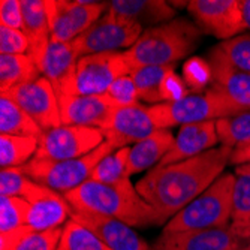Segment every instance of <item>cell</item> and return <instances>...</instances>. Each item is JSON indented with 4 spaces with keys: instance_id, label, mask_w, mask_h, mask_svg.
Masks as SVG:
<instances>
[{
    "instance_id": "1",
    "label": "cell",
    "mask_w": 250,
    "mask_h": 250,
    "mask_svg": "<svg viewBox=\"0 0 250 250\" xmlns=\"http://www.w3.org/2000/svg\"><path fill=\"white\" fill-rule=\"evenodd\" d=\"M231 153L232 148L222 146L172 165L154 167L135 188L168 222L225 172Z\"/></svg>"
},
{
    "instance_id": "2",
    "label": "cell",
    "mask_w": 250,
    "mask_h": 250,
    "mask_svg": "<svg viewBox=\"0 0 250 250\" xmlns=\"http://www.w3.org/2000/svg\"><path fill=\"white\" fill-rule=\"evenodd\" d=\"M63 196L75 210L108 216L129 226L165 223L161 214L138 193L130 180L119 185H104L88 180Z\"/></svg>"
},
{
    "instance_id": "3",
    "label": "cell",
    "mask_w": 250,
    "mask_h": 250,
    "mask_svg": "<svg viewBox=\"0 0 250 250\" xmlns=\"http://www.w3.org/2000/svg\"><path fill=\"white\" fill-rule=\"evenodd\" d=\"M201 33L196 24L185 18H174L164 24L146 29L133 47L125 51L130 69L174 66L196 50Z\"/></svg>"
},
{
    "instance_id": "4",
    "label": "cell",
    "mask_w": 250,
    "mask_h": 250,
    "mask_svg": "<svg viewBox=\"0 0 250 250\" xmlns=\"http://www.w3.org/2000/svg\"><path fill=\"white\" fill-rule=\"evenodd\" d=\"M235 175L223 172L198 198L165 223L164 232H186L222 228L231 223Z\"/></svg>"
},
{
    "instance_id": "5",
    "label": "cell",
    "mask_w": 250,
    "mask_h": 250,
    "mask_svg": "<svg viewBox=\"0 0 250 250\" xmlns=\"http://www.w3.org/2000/svg\"><path fill=\"white\" fill-rule=\"evenodd\" d=\"M240 106L232 104L219 90L211 85L201 93L186 95L185 98L150 105V112L157 129H169L172 126H185L204 122H216L243 112Z\"/></svg>"
},
{
    "instance_id": "6",
    "label": "cell",
    "mask_w": 250,
    "mask_h": 250,
    "mask_svg": "<svg viewBox=\"0 0 250 250\" xmlns=\"http://www.w3.org/2000/svg\"><path fill=\"white\" fill-rule=\"evenodd\" d=\"M116 150H119V147L114 143L105 140L102 146L83 157L62 162L33 157L29 164L21 168L26 175L36 183L64 195L88 181L96 165Z\"/></svg>"
},
{
    "instance_id": "7",
    "label": "cell",
    "mask_w": 250,
    "mask_h": 250,
    "mask_svg": "<svg viewBox=\"0 0 250 250\" xmlns=\"http://www.w3.org/2000/svg\"><path fill=\"white\" fill-rule=\"evenodd\" d=\"M144 29L138 22L125 20L106 9V12L80 38L72 43L80 54H101V53H119L129 50L140 39Z\"/></svg>"
},
{
    "instance_id": "8",
    "label": "cell",
    "mask_w": 250,
    "mask_h": 250,
    "mask_svg": "<svg viewBox=\"0 0 250 250\" xmlns=\"http://www.w3.org/2000/svg\"><path fill=\"white\" fill-rule=\"evenodd\" d=\"M104 143L105 133L98 127L62 125L42 133L35 157L54 162L71 161L92 153Z\"/></svg>"
},
{
    "instance_id": "9",
    "label": "cell",
    "mask_w": 250,
    "mask_h": 250,
    "mask_svg": "<svg viewBox=\"0 0 250 250\" xmlns=\"http://www.w3.org/2000/svg\"><path fill=\"white\" fill-rule=\"evenodd\" d=\"M250 246V229L229 223L222 228L162 232L154 250H241Z\"/></svg>"
},
{
    "instance_id": "10",
    "label": "cell",
    "mask_w": 250,
    "mask_h": 250,
    "mask_svg": "<svg viewBox=\"0 0 250 250\" xmlns=\"http://www.w3.org/2000/svg\"><path fill=\"white\" fill-rule=\"evenodd\" d=\"M108 2L47 0L51 41L74 42L106 12Z\"/></svg>"
},
{
    "instance_id": "11",
    "label": "cell",
    "mask_w": 250,
    "mask_h": 250,
    "mask_svg": "<svg viewBox=\"0 0 250 250\" xmlns=\"http://www.w3.org/2000/svg\"><path fill=\"white\" fill-rule=\"evenodd\" d=\"M188 9L198 29L220 42L246 32L241 0H190Z\"/></svg>"
},
{
    "instance_id": "12",
    "label": "cell",
    "mask_w": 250,
    "mask_h": 250,
    "mask_svg": "<svg viewBox=\"0 0 250 250\" xmlns=\"http://www.w3.org/2000/svg\"><path fill=\"white\" fill-rule=\"evenodd\" d=\"M130 72L125 51L83 56L77 64V95H105L112 83Z\"/></svg>"
},
{
    "instance_id": "13",
    "label": "cell",
    "mask_w": 250,
    "mask_h": 250,
    "mask_svg": "<svg viewBox=\"0 0 250 250\" xmlns=\"http://www.w3.org/2000/svg\"><path fill=\"white\" fill-rule=\"evenodd\" d=\"M2 96L14 101L21 109H24L43 132L63 125L54 87L45 77L18 85L2 93Z\"/></svg>"
},
{
    "instance_id": "14",
    "label": "cell",
    "mask_w": 250,
    "mask_h": 250,
    "mask_svg": "<svg viewBox=\"0 0 250 250\" xmlns=\"http://www.w3.org/2000/svg\"><path fill=\"white\" fill-rule=\"evenodd\" d=\"M22 199L29 202L27 226L33 231L62 228V225H66L67 217H71L72 207L64 196L33 180Z\"/></svg>"
},
{
    "instance_id": "15",
    "label": "cell",
    "mask_w": 250,
    "mask_h": 250,
    "mask_svg": "<svg viewBox=\"0 0 250 250\" xmlns=\"http://www.w3.org/2000/svg\"><path fill=\"white\" fill-rule=\"evenodd\" d=\"M78 60L80 54L72 42H50L41 66V74L53 84L57 99L77 95Z\"/></svg>"
},
{
    "instance_id": "16",
    "label": "cell",
    "mask_w": 250,
    "mask_h": 250,
    "mask_svg": "<svg viewBox=\"0 0 250 250\" xmlns=\"http://www.w3.org/2000/svg\"><path fill=\"white\" fill-rule=\"evenodd\" d=\"M62 123L69 126L106 129L119 108L106 95H74L59 99Z\"/></svg>"
},
{
    "instance_id": "17",
    "label": "cell",
    "mask_w": 250,
    "mask_h": 250,
    "mask_svg": "<svg viewBox=\"0 0 250 250\" xmlns=\"http://www.w3.org/2000/svg\"><path fill=\"white\" fill-rule=\"evenodd\" d=\"M69 219L78 222L90 232H93L111 250H151L147 241L132 229V226L117 219L75 208L71 210Z\"/></svg>"
},
{
    "instance_id": "18",
    "label": "cell",
    "mask_w": 250,
    "mask_h": 250,
    "mask_svg": "<svg viewBox=\"0 0 250 250\" xmlns=\"http://www.w3.org/2000/svg\"><path fill=\"white\" fill-rule=\"evenodd\" d=\"M130 77L136 85L140 101H146L153 105L172 102L185 98V85L174 72V66H146L130 72Z\"/></svg>"
},
{
    "instance_id": "19",
    "label": "cell",
    "mask_w": 250,
    "mask_h": 250,
    "mask_svg": "<svg viewBox=\"0 0 250 250\" xmlns=\"http://www.w3.org/2000/svg\"><path fill=\"white\" fill-rule=\"evenodd\" d=\"M156 130L157 127L153 122L150 106L138 104L117 108L109 125L102 132L105 133V140L123 148L130 143L136 144L146 140Z\"/></svg>"
},
{
    "instance_id": "20",
    "label": "cell",
    "mask_w": 250,
    "mask_h": 250,
    "mask_svg": "<svg viewBox=\"0 0 250 250\" xmlns=\"http://www.w3.org/2000/svg\"><path fill=\"white\" fill-rule=\"evenodd\" d=\"M219 136L216 130V122H204L181 126L171 150L159 162L157 167L172 165L186 159L199 156L211 148H216Z\"/></svg>"
},
{
    "instance_id": "21",
    "label": "cell",
    "mask_w": 250,
    "mask_h": 250,
    "mask_svg": "<svg viewBox=\"0 0 250 250\" xmlns=\"http://www.w3.org/2000/svg\"><path fill=\"white\" fill-rule=\"evenodd\" d=\"M211 87L223 93L232 104L250 111V74L231 66L213 48L208 54Z\"/></svg>"
},
{
    "instance_id": "22",
    "label": "cell",
    "mask_w": 250,
    "mask_h": 250,
    "mask_svg": "<svg viewBox=\"0 0 250 250\" xmlns=\"http://www.w3.org/2000/svg\"><path fill=\"white\" fill-rule=\"evenodd\" d=\"M22 32L26 33L30 50L29 56L39 67L51 42V29L47 14V0H21Z\"/></svg>"
},
{
    "instance_id": "23",
    "label": "cell",
    "mask_w": 250,
    "mask_h": 250,
    "mask_svg": "<svg viewBox=\"0 0 250 250\" xmlns=\"http://www.w3.org/2000/svg\"><path fill=\"white\" fill-rule=\"evenodd\" d=\"M106 9L125 20L138 22L143 29L156 27L175 17V9L164 0H112L108 2Z\"/></svg>"
},
{
    "instance_id": "24",
    "label": "cell",
    "mask_w": 250,
    "mask_h": 250,
    "mask_svg": "<svg viewBox=\"0 0 250 250\" xmlns=\"http://www.w3.org/2000/svg\"><path fill=\"white\" fill-rule=\"evenodd\" d=\"M175 141V136L169 129H157L154 133L147 136L146 140L136 143L129 153L127 172L129 177L133 174L143 172L153 165H159V162L165 157V154L171 150Z\"/></svg>"
},
{
    "instance_id": "25",
    "label": "cell",
    "mask_w": 250,
    "mask_h": 250,
    "mask_svg": "<svg viewBox=\"0 0 250 250\" xmlns=\"http://www.w3.org/2000/svg\"><path fill=\"white\" fill-rule=\"evenodd\" d=\"M41 77L42 74L39 67L29 54H0V92L2 93H6L18 85L32 83Z\"/></svg>"
},
{
    "instance_id": "26",
    "label": "cell",
    "mask_w": 250,
    "mask_h": 250,
    "mask_svg": "<svg viewBox=\"0 0 250 250\" xmlns=\"http://www.w3.org/2000/svg\"><path fill=\"white\" fill-rule=\"evenodd\" d=\"M43 130L14 101L0 98V135L41 138Z\"/></svg>"
},
{
    "instance_id": "27",
    "label": "cell",
    "mask_w": 250,
    "mask_h": 250,
    "mask_svg": "<svg viewBox=\"0 0 250 250\" xmlns=\"http://www.w3.org/2000/svg\"><path fill=\"white\" fill-rule=\"evenodd\" d=\"M39 138L0 135V167L18 168L29 164L36 156Z\"/></svg>"
},
{
    "instance_id": "28",
    "label": "cell",
    "mask_w": 250,
    "mask_h": 250,
    "mask_svg": "<svg viewBox=\"0 0 250 250\" xmlns=\"http://www.w3.org/2000/svg\"><path fill=\"white\" fill-rule=\"evenodd\" d=\"M129 147L119 148L112 151L96 165L90 180L104 185H119L122 181L129 180L127 164H129Z\"/></svg>"
},
{
    "instance_id": "29",
    "label": "cell",
    "mask_w": 250,
    "mask_h": 250,
    "mask_svg": "<svg viewBox=\"0 0 250 250\" xmlns=\"http://www.w3.org/2000/svg\"><path fill=\"white\" fill-rule=\"evenodd\" d=\"M234 175L235 183L231 223L250 229V165L237 167Z\"/></svg>"
},
{
    "instance_id": "30",
    "label": "cell",
    "mask_w": 250,
    "mask_h": 250,
    "mask_svg": "<svg viewBox=\"0 0 250 250\" xmlns=\"http://www.w3.org/2000/svg\"><path fill=\"white\" fill-rule=\"evenodd\" d=\"M219 143L225 147L235 148L250 141V111L216 120Z\"/></svg>"
},
{
    "instance_id": "31",
    "label": "cell",
    "mask_w": 250,
    "mask_h": 250,
    "mask_svg": "<svg viewBox=\"0 0 250 250\" xmlns=\"http://www.w3.org/2000/svg\"><path fill=\"white\" fill-rule=\"evenodd\" d=\"M60 243L67 250H111L101 238L72 219L67 220L63 226Z\"/></svg>"
},
{
    "instance_id": "32",
    "label": "cell",
    "mask_w": 250,
    "mask_h": 250,
    "mask_svg": "<svg viewBox=\"0 0 250 250\" xmlns=\"http://www.w3.org/2000/svg\"><path fill=\"white\" fill-rule=\"evenodd\" d=\"M213 50L231 66L250 74V33H243L229 41L219 42Z\"/></svg>"
},
{
    "instance_id": "33",
    "label": "cell",
    "mask_w": 250,
    "mask_h": 250,
    "mask_svg": "<svg viewBox=\"0 0 250 250\" xmlns=\"http://www.w3.org/2000/svg\"><path fill=\"white\" fill-rule=\"evenodd\" d=\"M29 202L18 196L0 198V232H9L27 225Z\"/></svg>"
},
{
    "instance_id": "34",
    "label": "cell",
    "mask_w": 250,
    "mask_h": 250,
    "mask_svg": "<svg viewBox=\"0 0 250 250\" xmlns=\"http://www.w3.org/2000/svg\"><path fill=\"white\" fill-rule=\"evenodd\" d=\"M32 183V178L26 175L21 167L18 168H2L0 171V198L2 196H18L22 198Z\"/></svg>"
},
{
    "instance_id": "35",
    "label": "cell",
    "mask_w": 250,
    "mask_h": 250,
    "mask_svg": "<svg viewBox=\"0 0 250 250\" xmlns=\"http://www.w3.org/2000/svg\"><path fill=\"white\" fill-rule=\"evenodd\" d=\"M63 235V228L48 231H32L22 238L15 250H57Z\"/></svg>"
},
{
    "instance_id": "36",
    "label": "cell",
    "mask_w": 250,
    "mask_h": 250,
    "mask_svg": "<svg viewBox=\"0 0 250 250\" xmlns=\"http://www.w3.org/2000/svg\"><path fill=\"white\" fill-rule=\"evenodd\" d=\"M112 104H116L119 108L122 106H132V105H138L140 104V95L136 85L129 75H125L119 78L117 81L112 83V85L108 88V92L105 93Z\"/></svg>"
},
{
    "instance_id": "37",
    "label": "cell",
    "mask_w": 250,
    "mask_h": 250,
    "mask_svg": "<svg viewBox=\"0 0 250 250\" xmlns=\"http://www.w3.org/2000/svg\"><path fill=\"white\" fill-rule=\"evenodd\" d=\"M29 50H30V42L24 32L0 26V54H8V56L29 54Z\"/></svg>"
},
{
    "instance_id": "38",
    "label": "cell",
    "mask_w": 250,
    "mask_h": 250,
    "mask_svg": "<svg viewBox=\"0 0 250 250\" xmlns=\"http://www.w3.org/2000/svg\"><path fill=\"white\" fill-rule=\"evenodd\" d=\"M186 81L192 87H204L208 81L211 83V71L208 62H202L198 59H193L186 63Z\"/></svg>"
},
{
    "instance_id": "39",
    "label": "cell",
    "mask_w": 250,
    "mask_h": 250,
    "mask_svg": "<svg viewBox=\"0 0 250 250\" xmlns=\"http://www.w3.org/2000/svg\"><path fill=\"white\" fill-rule=\"evenodd\" d=\"M0 26L22 30L21 0H2L0 2Z\"/></svg>"
},
{
    "instance_id": "40",
    "label": "cell",
    "mask_w": 250,
    "mask_h": 250,
    "mask_svg": "<svg viewBox=\"0 0 250 250\" xmlns=\"http://www.w3.org/2000/svg\"><path fill=\"white\" fill-rule=\"evenodd\" d=\"M229 165H235V167L250 165V141L232 148Z\"/></svg>"
},
{
    "instance_id": "41",
    "label": "cell",
    "mask_w": 250,
    "mask_h": 250,
    "mask_svg": "<svg viewBox=\"0 0 250 250\" xmlns=\"http://www.w3.org/2000/svg\"><path fill=\"white\" fill-rule=\"evenodd\" d=\"M241 11H243L244 27L250 33V0H241Z\"/></svg>"
},
{
    "instance_id": "42",
    "label": "cell",
    "mask_w": 250,
    "mask_h": 250,
    "mask_svg": "<svg viewBox=\"0 0 250 250\" xmlns=\"http://www.w3.org/2000/svg\"><path fill=\"white\" fill-rule=\"evenodd\" d=\"M57 250H67V249H66V247H64L62 243H60V244H59V247H57Z\"/></svg>"
},
{
    "instance_id": "43",
    "label": "cell",
    "mask_w": 250,
    "mask_h": 250,
    "mask_svg": "<svg viewBox=\"0 0 250 250\" xmlns=\"http://www.w3.org/2000/svg\"><path fill=\"white\" fill-rule=\"evenodd\" d=\"M247 250H250V246H249V247H247Z\"/></svg>"
},
{
    "instance_id": "44",
    "label": "cell",
    "mask_w": 250,
    "mask_h": 250,
    "mask_svg": "<svg viewBox=\"0 0 250 250\" xmlns=\"http://www.w3.org/2000/svg\"><path fill=\"white\" fill-rule=\"evenodd\" d=\"M241 250H247V247H246V249H241Z\"/></svg>"
}]
</instances>
